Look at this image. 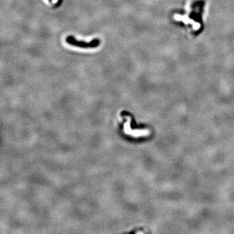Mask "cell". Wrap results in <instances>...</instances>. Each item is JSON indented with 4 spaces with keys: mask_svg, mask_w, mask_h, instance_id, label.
Returning <instances> with one entry per match:
<instances>
[{
    "mask_svg": "<svg viewBox=\"0 0 234 234\" xmlns=\"http://www.w3.org/2000/svg\"><path fill=\"white\" fill-rule=\"evenodd\" d=\"M49 1H50V2H51V1H52V0H49Z\"/></svg>",
    "mask_w": 234,
    "mask_h": 234,
    "instance_id": "cell-2",
    "label": "cell"
},
{
    "mask_svg": "<svg viewBox=\"0 0 234 234\" xmlns=\"http://www.w3.org/2000/svg\"><path fill=\"white\" fill-rule=\"evenodd\" d=\"M66 42L73 46L79 47L81 48L89 49V48H95L98 47L100 44L101 41L98 39H94L92 40L90 42H86V41H81L77 40L74 36L72 35L68 36L66 39Z\"/></svg>",
    "mask_w": 234,
    "mask_h": 234,
    "instance_id": "cell-1",
    "label": "cell"
}]
</instances>
